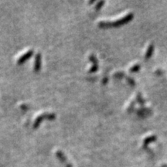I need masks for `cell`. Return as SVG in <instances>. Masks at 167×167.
<instances>
[{
    "mask_svg": "<svg viewBox=\"0 0 167 167\" xmlns=\"http://www.w3.org/2000/svg\"><path fill=\"white\" fill-rule=\"evenodd\" d=\"M134 15L132 13H129L126 16L123 17V18L120 19L119 20L113 22V23H110V22H101L99 23V27L101 28H108V27H118V26H122V25L125 24V23H129L131 20L133 19Z\"/></svg>",
    "mask_w": 167,
    "mask_h": 167,
    "instance_id": "6da1fadb",
    "label": "cell"
},
{
    "mask_svg": "<svg viewBox=\"0 0 167 167\" xmlns=\"http://www.w3.org/2000/svg\"><path fill=\"white\" fill-rule=\"evenodd\" d=\"M54 118H55V115H54V114H52V113L42 114V115H40V116L37 117V118L36 119L35 122H34L33 127L34 128L38 127L39 125H40V123L43 120H44V119H54Z\"/></svg>",
    "mask_w": 167,
    "mask_h": 167,
    "instance_id": "7a4b0ae2",
    "label": "cell"
},
{
    "mask_svg": "<svg viewBox=\"0 0 167 167\" xmlns=\"http://www.w3.org/2000/svg\"><path fill=\"white\" fill-rule=\"evenodd\" d=\"M57 158L59 159V160H60L62 163L64 164L65 167H72V165L68 161L66 156H65V155L63 153V152H60V151H58V152H57Z\"/></svg>",
    "mask_w": 167,
    "mask_h": 167,
    "instance_id": "3957f363",
    "label": "cell"
},
{
    "mask_svg": "<svg viewBox=\"0 0 167 167\" xmlns=\"http://www.w3.org/2000/svg\"><path fill=\"white\" fill-rule=\"evenodd\" d=\"M89 59H90V60L91 61V63H92V67H91V68H90V70L89 72L94 73V72H95L97 70H98V60H97V58L95 57L94 55H90V57H89Z\"/></svg>",
    "mask_w": 167,
    "mask_h": 167,
    "instance_id": "277c9868",
    "label": "cell"
},
{
    "mask_svg": "<svg viewBox=\"0 0 167 167\" xmlns=\"http://www.w3.org/2000/svg\"><path fill=\"white\" fill-rule=\"evenodd\" d=\"M33 51H29L27 53H26V54H23V56H21V57H20V58L18 60V64H23V62L25 61V60H27L29 57H31V55L33 54Z\"/></svg>",
    "mask_w": 167,
    "mask_h": 167,
    "instance_id": "5b68a950",
    "label": "cell"
},
{
    "mask_svg": "<svg viewBox=\"0 0 167 167\" xmlns=\"http://www.w3.org/2000/svg\"><path fill=\"white\" fill-rule=\"evenodd\" d=\"M41 61V56H40V54H37V56H36V59H35V65H34V70L36 71H38L40 68V63Z\"/></svg>",
    "mask_w": 167,
    "mask_h": 167,
    "instance_id": "8992f818",
    "label": "cell"
},
{
    "mask_svg": "<svg viewBox=\"0 0 167 167\" xmlns=\"http://www.w3.org/2000/svg\"><path fill=\"white\" fill-rule=\"evenodd\" d=\"M156 138H157L156 135H152V136L146 138V139L144 140V143H143V148H144L145 149H146L148 145H149L150 143H152V142L156 141Z\"/></svg>",
    "mask_w": 167,
    "mask_h": 167,
    "instance_id": "52a82bcc",
    "label": "cell"
},
{
    "mask_svg": "<svg viewBox=\"0 0 167 167\" xmlns=\"http://www.w3.org/2000/svg\"><path fill=\"white\" fill-rule=\"evenodd\" d=\"M153 51H154V45L152 43V44H150L149 46H148L147 51H146V56H145V57H146V60L150 58L151 56L152 55Z\"/></svg>",
    "mask_w": 167,
    "mask_h": 167,
    "instance_id": "ba28073f",
    "label": "cell"
},
{
    "mask_svg": "<svg viewBox=\"0 0 167 167\" xmlns=\"http://www.w3.org/2000/svg\"><path fill=\"white\" fill-rule=\"evenodd\" d=\"M139 69H140V65L139 64H135V65H134L133 67H132L129 71H130L131 72L134 73V72H137V71H139Z\"/></svg>",
    "mask_w": 167,
    "mask_h": 167,
    "instance_id": "9c48e42d",
    "label": "cell"
},
{
    "mask_svg": "<svg viewBox=\"0 0 167 167\" xmlns=\"http://www.w3.org/2000/svg\"><path fill=\"white\" fill-rule=\"evenodd\" d=\"M137 101H138L141 105H143V104H144L145 101H144V100H143V98H142L140 94H138V96H137Z\"/></svg>",
    "mask_w": 167,
    "mask_h": 167,
    "instance_id": "30bf717a",
    "label": "cell"
},
{
    "mask_svg": "<svg viewBox=\"0 0 167 167\" xmlns=\"http://www.w3.org/2000/svg\"><path fill=\"white\" fill-rule=\"evenodd\" d=\"M104 4V1H100L99 2H98V4H97L96 7H95V9H96V10H99V9H101Z\"/></svg>",
    "mask_w": 167,
    "mask_h": 167,
    "instance_id": "8fae6325",
    "label": "cell"
},
{
    "mask_svg": "<svg viewBox=\"0 0 167 167\" xmlns=\"http://www.w3.org/2000/svg\"><path fill=\"white\" fill-rule=\"evenodd\" d=\"M124 76H125V74L122 72H118L114 74V77H115V78H121V77H123Z\"/></svg>",
    "mask_w": 167,
    "mask_h": 167,
    "instance_id": "7c38bea8",
    "label": "cell"
},
{
    "mask_svg": "<svg viewBox=\"0 0 167 167\" xmlns=\"http://www.w3.org/2000/svg\"><path fill=\"white\" fill-rule=\"evenodd\" d=\"M127 81L129 82V84H130L131 86H135V81L133 80V79L132 78H131V77H127Z\"/></svg>",
    "mask_w": 167,
    "mask_h": 167,
    "instance_id": "4fadbf2b",
    "label": "cell"
},
{
    "mask_svg": "<svg viewBox=\"0 0 167 167\" xmlns=\"http://www.w3.org/2000/svg\"><path fill=\"white\" fill-rule=\"evenodd\" d=\"M134 104H135V103H134V102H132V104H131V105L129 106V109H128V111H130V112H131V111H132V109H133V108H134Z\"/></svg>",
    "mask_w": 167,
    "mask_h": 167,
    "instance_id": "5bb4252c",
    "label": "cell"
},
{
    "mask_svg": "<svg viewBox=\"0 0 167 167\" xmlns=\"http://www.w3.org/2000/svg\"><path fill=\"white\" fill-rule=\"evenodd\" d=\"M107 80H108V79H107V77H106V78H104V80H103V84H106V83H107Z\"/></svg>",
    "mask_w": 167,
    "mask_h": 167,
    "instance_id": "9a60e30c",
    "label": "cell"
},
{
    "mask_svg": "<svg viewBox=\"0 0 167 167\" xmlns=\"http://www.w3.org/2000/svg\"><path fill=\"white\" fill-rule=\"evenodd\" d=\"M93 2H94V0H93V1L90 2V3H93Z\"/></svg>",
    "mask_w": 167,
    "mask_h": 167,
    "instance_id": "2e32d148",
    "label": "cell"
},
{
    "mask_svg": "<svg viewBox=\"0 0 167 167\" xmlns=\"http://www.w3.org/2000/svg\"><path fill=\"white\" fill-rule=\"evenodd\" d=\"M163 167H167L166 165H164V166H163Z\"/></svg>",
    "mask_w": 167,
    "mask_h": 167,
    "instance_id": "e0dca14e",
    "label": "cell"
}]
</instances>
